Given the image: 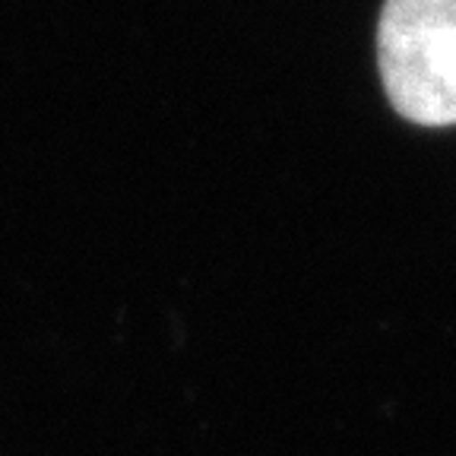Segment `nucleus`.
<instances>
[{"label":"nucleus","instance_id":"nucleus-1","mask_svg":"<svg viewBox=\"0 0 456 456\" xmlns=\"http://www.w3.org/2000/svg\"><path fill=\"white\" fill-rule=\"evenodd\" d=\"M378 67L387 99L406 121L456 124V0H387Z\"/></svg>","mask_w":456,"mask_h":456}]
</instances>
